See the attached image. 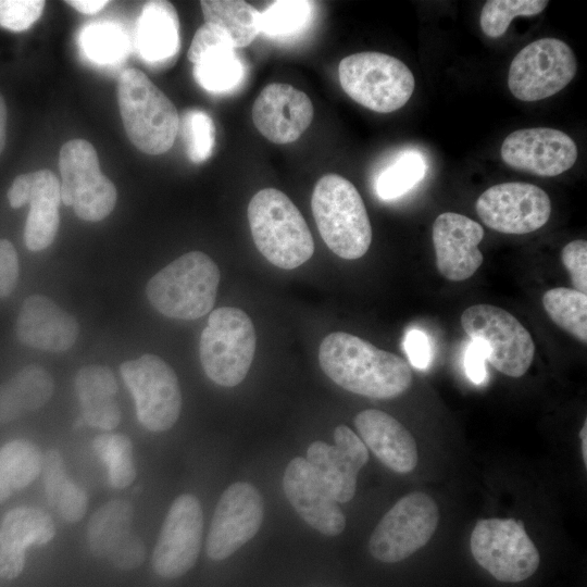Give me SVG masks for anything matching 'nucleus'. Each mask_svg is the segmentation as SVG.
Returning <instances> with one entry per match:
<instances>
[{
  "instance_id": "obj_47",
  "label": "nucleus",
  "mask_w": 587,
  "mask_h": 587,
  "mask_svg": "<svg viewBox=\"0 0 587 587\" xmlns=\"http://www.w3.org/2000/svg\"><path fill=\"white\" fill-rule=\"evenodd\" d=\"M487 351L483 342L472 340L464 355V369L467 377L476 385L483 384L487 378Z\"/></svg>"
},
{
  "instance_id": "obj_17",
  "label": "nucleus",
  "mask_w": 587,
  "mask_h": 587,
  "mask_svg": "<svg viewBox=\"0 0 587 587\" xmlns=\"http://www.w3.org/2000/svg\"><path fill=\"white\" fill-rule=\"evenodd\" d=\"M501 158L510 167L552 177L570 170L577 159L575 141L550 127H530L509 134L501 145Z\"/></svg>"
},
{
  "instance_id": "obj_2",
  "label": "nucleus",
  "mask_w": 587,
  "mask_h": 587,
  "mask_svg": "<svg viewBox=\"0 0 587 587\" xmlns=\"http://www.w3.org/2000/svg\"><path fill=\"white\" fill-rule=\"evenodd\" d=\"M248 221L255 247L273 265L292 270L314 252V241L299 209L275 188L258 191L248 205Z\"/></svg>"
},
{
  "instance_id": "obj_21",
  "label": "nucleus",
  "mask_w": 587,
  "mask_h": 587,
  "mask_svg": "<svg viewBox=\"0 0 587 587\" xmlns=\"http://www.w3.org/2000/svg\"><path fill=\"white\" fill-rule=\"evenodd\" d=\"M432 236L436 266L445 278L465 280L482 265L484 257L478 245L484 229L477 222L463 214L445 212L434 221Z\"/></svg>"
},
{
  "instance_id": "obj_25",
  "label": "nucleus",
  "mask_w": 587,
  "mask_h": 587,
  "mask_svg": "<svg viewBox=\"0 0 587 587\" xmlns=\"http://www.w3.org/2000/svg\"><path fill=\"white\" fill-rule=\"evenodd\" d=\"M359 437L375 457L397 473H409L417 464L416 442L411 433L388 413L367 409L354 417Z\"/></svg>"
},
{
  "instance_id": "obj_22",
  "label": "nucleus",
  "mask_w": 587,
  "mask_h": 587,
  "mask_svg": "<svg viewBox=\"0 0 587 587\" xmlns=\"http://www.w3.org/2000/svg\"><path fill=\"white\" fill-rule=\"evenodd\" d=\"M284 491L296 512L326 536H337L346 525L345 515L330 491L303 458L292 459L284 473Z\"/></svg>"
},
{
  "instance_id": "obj_12",
  "label": "nucleus",
  "mask_w": 587,
  "mask_h": 587,
  "mask_svg": "<svg viewBox=\"0 0 587 587\" xmlns=\"http://www.w3.org/2000/svg\"><path fill=\"white\" fill-rule=\"evenodd\" d=\"M576 71V58L567 43L557 38H540L513 58L508 86L516 99L538 101L565 88Z\"/></svg>"
},
{
  "instance_id": "obj_33",
  "label": "nucleus",
  "mask_w": 587,
  "mask_h": 587,
  "mask_svg": "<svg viewBox=\"0 0 587 587\" xmlns=\"http://www.w3.org/2000/svg\"><path fill=\"white\" fill-rule=\"evenodd\" d=\"M542 305L550 319L562 329L587 342V295L566 287L549 289Z\"/></svg>"
},
{
  "instance_id": "obj_32",
  "label": "nucleus",
  "mask_w": 587,
  "mask_h": 587,
  "mask_svg": "<svg viewBox=\"0 0 587 587\" xmlns=\"http://www.w3.org/2000/svg\"><path fill=\"white\" fill-rule=\"evenodd\" d=\"M423 153L408 149L398 153L375 179V191L383 200L397 199L414 188L426 175Z\"/></svg>"
},
{
  "instance_id": "obj_10",
  "label": "nucleus",
  "mask_w": 587,
  "mask_h": 587,
  "mask_svg": "<svg viewBox=\"0 0 587 587\" xmlns=\"http://www.w3.org/2000/svg\"><path fill=\"white\" fill-rule=\"evenodd\" d=\"M61 201L88 222L107 217L115 207L114 184L100 171L95 147L84 139L65 142L59 154Z\"/></svg>"
},
{
  "instance_id": "obj_13",
  "label": "nucleus",
  "mask_w": 587,
  "mask_h": 587,
  "mask_svg": "<svg viewBox=\"0 0 587 587\" xmlns=\"http://www.w3.org/2000/svg\"><path fill=\"white\" fill-rule=\"evenodd\" d=\"M120 372L133 395L138 421L151 432L170 429L178 420L182 394L174 370L155 354L124 362Z\"/></svg>"
},
{
  "instance_id": "obj_29",
  "label": "nucleus",
  "mask_w": 587,
  "mask_h": 587,
  "mask_svg": "<svg viewBox=\"0 0 587 587\" xmlns=\"http://www.w3.org/2000/svg\"><path fill=\"white\" fill-rule=\"evenodd\" d=\"M200 7L204 23L226 33L235 49L249 46L260 33L261 12L246 1L202 0Z\"/></svg>"
},
{
  "instance_id": "obj_40",
  "label": "nucleus",
  "mask_w": 587,
  "mask_h": 587,
  "mask_svg": "<svg viewBox=\"0 0 587 587\" xmlns=\"http://www.w3.org/2000/svg\"><path fill=\"white\" fill-rule=\"evenodd\" d=\"M43 0H0V25L12 32H24L42 14Z\"/></svg>"
},
{
  "instance_id": "obj_20",
  "label": "nucleus",
  "mask_w": 587,
  "mask_h": 587,
  "mask_svg": "<svg viewBox=\"0 0 587 587\" xmlns=\"http://www.w3.org/2000/svg\"><path fill=\"white\" fill-rule=\"evenodd\" d=\"M335 445L314 441L307 451V461L320 475L338 503L350 501L357 488L359 471L369 460V451L361 438L348 426L334 430Z\"/></svg>"
},
{
  "instance_id": "obj_41",
  "label": "nucleus",
  "mask_w": 587,
  "mask_h": 587,
  "mask_svg": "<svg viewBox=\"0 0 587 587\" xmlns=\"http://www.w3.org/2000/svg\"><path fill=\"white\" fill-rule=\"evenodd\" d=\"M561 259L571 276L573 289L587 295V241H570L562 249Z\"/></svg>"
},
{
  "instance_id": "obj_7",
  "label": "nucleus",
  "mask_w": 587,
  "mask_h": 587,
  "mask_svg": "<svg viewBox=\"0 0 587 587\" xmlns=\"http://www.w3.org/2000/svg\"><path fill=\"white\" fill-rule=\"evenodd\" d=\"M255 347L257 334L248 314L233 307L218 308L201 333L200 362L215 384L234 387L248 374Z\"/></svg>"
},
{
  "instance_id": "obj_36",
  "label": "nucleus",
  "mask_w": 587,
  "mask_h": 587,
  "mask_svg": "<svg viewBox=\"0 0 587 587\" xmlns=\"http://www.w3.org/2000/svg\"><path fill=\"white\" fill-rule=\"evenodd\" d=\"M312 4L304 0L274 1L261 12L260 33L288 37L301 32L311 20Z\"/></svg>"
},
{
  "instance_id": "obj_16",
  "label": "nucleus",
  "mask_w": 587,
  "mask_h": 587,
  "mask_svg": "<svg viewBox=\"0 0 587 587\" xmlns=\"http://www.w3.org/2000/svg\"><path fill=\"white\" fill-rule=\"evenodd\" d=\"M263 514V499L253 485H230L214 510L205 545L208 557L221 561L232 555L258 533Z\"/></svg>"
},
{
  "instance_id": "obj_50",
  "label": "nucleus",
  "mask_w": 587,
  "mask_h": 587,
  "mask_svg": "<svg viewBox=\"0 0 587 587\" xmlns=\"http://www.w3.org/2000/svg\"><path fill=\"white\" fill-rule=\"evenodd\" d=\"M7 134V105L2 95L0 93V153L5 146Z\"/></svg>"
},
{
  "instance_id": "obj_1",
  "label": "nucleus",
  "mask_w": 587,
  "mask_h": 587,
  "mask_svg": "<svg viewBox=\"0 0 587 587\" xmlns=\"http://www.w3.org/2000/svg\"><path fill=\"white\" fill-rule=\"evenodd\" d=\"M319 361L334 383L370 398H395L412 384V371L404 359L344 332L332 333L322 340Z\"/></svg>"
},
{
  "instance_id": "obj_43",
  "label": "nucleus",
  "mask_w": 587,
  "mask_h": 587,
  "mask_svg": "<svg viewBox=\"0 0 587 587\" xmlns=\"http://www.w3.org/2000/svg\"><path fill=\"white\" fill-rule=\"evenodd\" d=\"M87 505L88 497L86 491L68 480L62 489L54 508L58 509L64 521L75 523L85 515Z\"/></svg>"
},
{
  "instance_id": "obj_27",
  "label": "nucleus",
  "mask_w": 587,
  "mask_h": 587,
  "mask_svg": "<svg viewBox=\"0 0 587 587\" xmlns=\"http://www.w3.org/2000/svg\"><path fill=\"white\" fill-rule=\"evenodd\" d=\"M136 43L141 57L151 63L166 61L179 50V20L168 1L145 3L136 27Z\"/></svg>"
},
{
  "instance_id": "obj_24",
  "label": "nucleus",
  "mask_w": 587,
  "mask_h": 587,
  "mask_svg": "<svg viewBox=\"0 0 587 587\" xmlns=\"http://www.w3.org/2000/svg\"><path fill=\"white\" fill-rule=\"evenodd\" d=\"M15 332L20 341L28 347L65 351L76 341L79 326L75 317L50 298L33 295L23 302Z\"/></svg>"
},
{
  "instance_id": "obj_15",
  "label": "nucleus",
  "mask_w": 587,
  "mask_h": 587,
  "mask_svg": "<svg viewBox=\"0 0 587 587\" xmlns=\"http://www.w3.org/2000/svg\"><path fill=\"white\" fill-rule=\"evenodd\" d=\"M203 513L190 494L172 503L152 553V566L164 578H177L196 563L201 547Z\"/></svg>"
},
{
  "instance_id": "obj_4",
  "label": "nucleus",
  "mask_w": 587,
  "mask_h": 587,
  "mask_svg": "<svg viewBox=\"0 0 587 587\" xmlns=\"http://www.w3.org/2000/svg\"><path fill=\"white\" fill-rule=\"evenodd\" d=\"M117 101L126 135L137 149L158 155L172 148L179 130L178 112L145 73L127 68L120 75Z\"/></svg>"
},
{
  "instance_id": "obj_5",
  "label": "nucleus",
  "mask_w": 587,
  "mask_h": 587,
  "mask_svg": "<svg viewBox=\"0 0 587 587\" xmlns=\"http://www.w3.org/2000/svg\"><path fill=\"white\" fill-rule=\"evenodd\" d=\"M220 278V270L208 254L190 251L152 276L146 295L161 314L196 320L213 309Z\"/></svg>"
},
{
  "instance_id": "obj_51",
  "label": "nucleus",
  "mask_w": 587,
  "mask_h": 587,
  "mask_svg": "<svg viewBox=\"0 0 587 587\" xmlns=\"http://www.w3.org/2000/svg\"><path fill=\"white\" fill-rule=\"evenodd\" d=\"M579 437L582 440V453L584 458V463L587 465V422L585 421L584 426L580 429Z\"/></svg>"
},
{
  "instance_id": "obj_39",
  "label": "nucleus",
  "mask_w": 587,
  "mask_h": 587,
  "mask_svg": "<svg viewBox=\"0 0 587 587\" xmlns=\"http://www.w3.org/2000/svg\"><path fill=\"white\" fill-rule=\"evenodd\" d=\"M179 127L188 158L195 163L208 160L215 145V126L210 115L199 109L186 111Z\"/></svg>"
},
{
  "instance_id": "obj_23",
  "label": "nucleus",
  "mask_w": 587,
  "mask_h": 587,
  "mask_svg": "<svg viewBox=\"0 0 587 587\" xmlns=\"http://www.w3.org/2000/svg\"><path fill=\"white\" fill-rule=\"evenodd\" d=\"M188 60L193 63L197 83L210 92H226L243 78L245 66L230 38L220 27L204 23L190 43Z\"/></svg>"
},
{
  "instance_id": "obj_28",
  "label": "nucleus",
  "mask_w": 587,
  "mask_h": 587,
  "mask_svg": "<svg viewBox=\"0 0 587 587\" xmlns=\"http://www.w3.org/2000/svg\"><path fill=\"white\" fill-rule=\"evenodd\" d=\"M53 379L42 367L28 365L0 385V423L42 407L53 394Z\"/></svg>"
},
{
  "instance_id": "obj_8",
  "label": "nucleus",
  "mask_w": 587,
  "mask_h": 587,
  "mask_svg": "<svg viewBox=\"0 0 587 587\" xmlns=\"http://www.w3.org/2000/svg\"><path fill=\"white\" fill-rule=\"evenodd\" d=\"M470 548L478 565L504 583L528 578L540 562L523 523L514 519L479 520L472 530Z\"/></svg>"
},
{
  "instance_id": "obj_19",
  "label": "nucleus",
  "mask_w": 587,
  "mask_h": 587,
  "mask_svg": "<svg viewBox=\"0 0 587 587\" xmlns=\"http://www.w3.org/2000/svg\"><path fill=\"white\" fill-rule=\"evenodd\" d=\"M313 113L308 95L284 83L265 86L251 110L257 129L277 145L296 141L310 126Z\"/></svg>"
},
{
  "instance_id": "obj_3",
  "label": "nucleus",
  "mask_w": 587,
  "mask_h": 587,
  "mask_svg": "<svg viewBox=\"0 0 587 587\" xmlns=\"http://www.w3.org/2000/svg\"><path fill=\"white\" fill-rule=\"evenodd\" d=\"M311 209L326 246L336 255L355 260L372 242V226L355 186L338 174L322 176L314 186Z\"/></svg>"
},
{
  "instance_id": "obj_9",
  "label": "nucleus",
  "mask_w": 587,
  "mask_h": 587,
  "mask_svg": "<svg viewBox=\"0 0 587 587\" xmlns=\"http://www.w3.org/2000/svg\"><path fill=\"white\" fill-rule=\"evenodd\" d=\"M461 325L472 340L483 342L487 361L500 373L521 377L530 367L533 338L510 312L491 304H474L462 313Z\"/></svg>"
},
{
  "instance_id": "obj_11",
  "label": "nucleus",
  "mask_w": 587,
  "mask_h": 587,
  "mask_svg": "<svg viewBox=\"0 0 587 587\" xmlns=\"http://www.w3.org/2000/svg\"><path fill=\"white\" fill-rule=\"evenodd\" d=\"M439 511L434 499L414 491L398 500L375 527L371 554L386 563L402 561L424 547L434 535Z\"/></svg>"
},
{
  "instance_id": "obj_38",
  "label": "nucleus",
  "mask_w": 587,
  "mask_h": 587,
  "mask_svg": "<svg viewBox=\"0 0 587 587\" xmlns=\"http://www.w3.org/2000/svg\"><path fill=\"white\" fill-rule=\"evenodd\" d=\"M84 53L97 63H113L124 57L126 39L115 25L103 23L89 25L80 36Z\"/></svg>"
},
{
  "instance_id": "obj_45",
  "label": "nucleus",
  "mask_w": 587,
  "mask_h": 587,
  "mask_svg": "<svg viewBox=\"0 0 587 587\" xmlns=\"http://www.w3.org/2000/svg\"><path fill=\"white\" fill-rule=\"evenodd\" d=\"M25 550L13 539L0 532V577L14 579L25 565Z\"/></svg>"
},
{
  "instance_id": "obj_46",
  "label": "nucleus",
  "mask_w": 587,
  "mask_h": 587,
  "mask_svg": "<svg viewBox=\"0 0 587 587\" xmlns=\"http://www.w3.org/2000/svg\"><path fill=\"white\" fill-rule=\"evenodd\" d=\"M18 277V259L14 246L0 239V298L9 296Z\"/></svg>"
},
{
  "instance_id": "obj_30",
  "label": "nucleus",
  "mask_w": 587,
  "mask_h": 587,
  "mask_svg": "<svg viewBox=\"0 0 587 587\" xmlns=\"http://www.w3.org/2000/svg\"><path fill=\"white\" fill-rule=\"evenodd\" d=\"M43 455L30 441L16 439L0 448V503L28 486L42 470Z\"/></svg>"
},
{
  "instance_id": "obj_31",
  "label": "nucleus",
  "mask_w": 587,
  "mask_h": 587,
  "mask_svg": "<svg viewBox=\"0 0 587 587\" xmlns=\"http://www.w3.org/2000/svg\"><path fill=\"white\" fill-rule=\"evenodd\" d=\"M134 517L129 502L115 499L98 509L88 523L87 540L95 557L104 558L127 534Z\"/></svg>"
},
{
  "instance_id": "obj_34",
  "label": "nucleus",
  "mask_w": 587,
  "mask_h": 587,
  "mask_svg": "<svg viewBox=\"0 0 587 587\" xmlns=\"http://www.w3.org/2000/svg\"><path fill=\"white\" fill-rule=\"evenodd\" d=\"M0 530L24 549L46 545L55 535L51 516L33 507H20L8 512L2 520Z\"/></svg>"
},
{
  "instance_id": "obj_6",
  "label": "nucleus",
  "mask_w": 587,
  "mask_h": 587,
  "mask_svg": "<svg viewBox=\"0 0 587 587\" xmlns=\"http://www.w3.org/2000/svg\"><path fill=\"white\" fill-rule=\"evenodd\" d=\"M338 78L352 100L378 113L402 108L415 88L414 76L402 61L374 51L345 57L338 65Z\"/></svg>"
},
{
  "instance_id": "obj_35",
  "label": "nucleus",
  "mask_w": 587,
  "mask_h": 587,
  "mask_svg": "<svg viewBox=\"0 0 587 587\" xmlns=\"http://www.w3.org/2000/svg\"><path fill=\"white\" fill-rule=\"evenodd\" d=\"M92 448L105 464L110 485L122 489L136 477V467L130 439L117 433H104L92 440Z\"/></svg>"
},
{
  "instance_id": "obj_18",
  "label": "nucleus",
  "mask_w": 587,
  "mask_h": 587,
  "mask_svg": "<svg viewBox=\"0 0 587 587\" xmlns=\"http://www.w3.org/2000/svg\"><path fill=\"white\" fill-rule=\"evenodd\" d=\"M14 209L29 203L24 241L30 251H41L54 240L59 228L60 180L50 170H39L15 177L8 190Z\"/></svg>"
},
{
  "instance_id": "obj_48",
  "label": "nucleus",
  "mask_w": 587,
  "mask_h": 587,
  "mask_svg": "<svg viewBox=\"0 0 587 587\" xmlns=\"http://www.w3.org/2000/svg\"><path fill=\"white\" fill-rule=\"evenodd\" d=\"M404 350L413 366L424 370L430 361V347L427 336L420 329H411L404 339Z\"/></svg>"
},
{
  "instance_id": "obj_37",
  "label": "nucleus",
  "mask_w": 587,
  "mask_h": 587,
  "mask_svg": "<svg viewBox=\"0 0 587 587\" xmlns=\"http://www.w3.org/2000/svg\"><path fill=\"white\" fill-rule=\"evenodd\" d=\"M548 3L547 0H489L480 11V28L487 37H501L514 17L537 15Z\"/></svg>"
},
{
  "instance_id": "obj_44",
  "label": "nucleus",
  "mask_w": 587,
  "mask_h": 587,
  "mask_svg": "<svg viewBox=\"0 0 587 587\" xmlns=\"http://www.w3.org/2000/svg\"><path fill=\"white\" fill-rule=\"evenodd\" d=\"M145 555L146 549L142 541L127 534L115 545L108 558L120 570H133L141 565Z\"/></svg>"
},
{
  "instance_id": "obj_26",
  "label": "nucleus",
  "mask_w": 587,
  "mask_h": 587,
  "mask_svg": "<svg viewBox=\"0 0 587 587\" xmlns=\"http://www.w3.org/2000/svg\"><path fill=\"white\" fill-rule=\"evenodd\" d=\"M74 385L85 423L103 430L114 429L121 421V410L112 371L102 365L85 366L77 372Z\"/></svg>"
},
{
  "instance_id": "obj_42",
  "label": "nucleus",
  "mask_w": 587,
  "mask_h": 587,
  "mask_svg": "<svg viewBox=\"0 0 587 587\" xmlns=\"http://www.w3.org/2000/svg\"><path fill=\"white\" fill-rule=\"evenodd\" d=\"M41 472L47 500L54 508L62 489L70 480L65 474L63 460L58 450L51 449L47 451L43 455Z\"/></svg>"
},
{
  "instance_id": "obj_49",
  "label": "nucleus",
  "mask_w": 587,
  "mask_h": 587,
  "mask_svg": "<svg viewBox=\"0 0 587 587\" xmlns=\"http://www.w3.org/2000/svg\"><path fill=\"white\" fill-rule=\"evenodd\" d=\"M68 5L84 14H95L101 11L105 4L107 0H68L66 1Z\"/></svg>"
},
{
  "instance_id": "obj_14",
  "label": "nucleus",
  "mask_w": 587,
  "mask_h": 587,
  "mask_svg": "<svg viewBox=\"0 0 587 587\" xmlns=\"http://www.w3.org/2000/svg\"><path fill=\"white\" fill-rule=\"evenodd\" d=\"M476 211L489 228L522 235L542 227L551 214V201L540 187L522 182L497 184L476 201Z\"/></svg>"
}]
</instances>
